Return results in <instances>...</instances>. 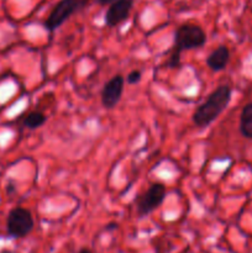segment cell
<instances>
[{
  "label": "cell",
  "instance_id": "9",
  "mask_svg": "<svg viewBox=\"0 0 252 253\" xmlns=\"http://www.w3.org/2000/svg\"><path fill=\"white\" fill-rule=\"evenodd\" d=\"M240 132L245 138L252 140V103L244 106L240 115Z\"/></svg>",
  "mask_w": 252,
  "mask_h": 253
},
{
  "label": "cell",
  "instance_id": "8",
  "mask_svg": "<svg viewBox=\"0 0 252 253\" xmlns=\"http://www.w3.org/2000/svg\"><path fill=\"white\" fill-rule=\"evenodd\" d=\"M230 61V51L226 46L221 44L214 51L209 53L207 57V66L212 72H221L226 68L227 63Z\"/></svg>",
  "mask_w": 252,
  "mask_h": 253
},
{
  "label": "cell",
  "instance_id": "6",
  "mask_svg": "<svg viewBox=\"0 0 252 253\" xmlns=\"http://www.w3.org/2000/svg\"><path fill=\"white\" fill-rule=\"evenodd\" d=\"M125 85V78L121 74H116L109 79L101 90V104L105 109H114L120 101Z\"/></svg>",
  "mask_w": 252,
  "mask_h": 253
},
{
  "label": "cell",
  "instance_id": "7",
  "mask_svg": "<svg viewBox=\"0 0 252 253\" xmlns=\"http://www.w3.org/2000/svg\"><path fill=\"white\" fill-rule=\"evenodd\" d=\"M135 0H115L109 5L105 14V25L109 27H115L123 24L128 19L133 7Z\"/></svg>",
  "mask_w": 252,
  "mask_h": 253
},
{
  "label": "cell",
  "instance_id": "12",
  "mask_svg": "<svg viewBox=\"0 0 252 253\" xmlns=\"http://www.w3.org/2000/svg\"><path fill=\"white\" fill-rule=\"evenodd\" d=\"M113 1H115V0H95L96 4L99 5H110Z\"/></svg>",
  "mask_w": 252,
  "mask_h": 253
},
{
  "label": "cell",
  "instance_id": "11",
  "mask_svg": "<svg viewBox=\"0 0 252 253\" xmlns=\"http://www.w3.org/2000/svg\"><path fill=\"white\" fill-rule=\"evenodd\" d=\"M142 79V73H141L138 69H135V71H131L130 73L126 77V82L131 85H135V84H138Z\"/></svg>",
  "mask_w": 252,
  "mask_h": 253
},
{
  "label": "cell",
  "instance_id": "15",
  "mask_svg": "<svg viewBox=\"0 0 252 253\" xmlns=\"http://www.w3.org/2000/svg\"><path fill=\"white\" fill-rule=\"evenodd\" d=\"M0 253H14L12 251H10V250H6V249H4V250H1V251H0Z\"/></svg>",
  "mask_w": 252,
  "mask_h": 253
},
{
  "label": "cell",
  "instance_id": "1",
  "mask_svg": "<svg viewBox=\"0 0 252 253\" xmlns=\"http://www.w3.org/2000/svg\"><path fill=\"white\" fill-rule=\"evenodd\" d=\"M232 90L229 85L222 84L208 95L193 113L192 120L198 127H208L225 111L231 101Z\"/></svg>",
  "mask_w": 252,
  "mask_h": 253
},
{
  "label": "cell",
  "instance_id": "4",
  "mask_svg": "<svg viewBox=\"0 0 252 253\" xmlns=\"http://www.w3.org/2000/svg\"><path fill=\"white\" fill-rule=\"evenodd\" d=\"M35 227L31 211L25 208L17 207L10 210L6 217V231L12 239H25L31 234Z\"/></svg>",
  "mask_w": 252,
  "mask_h": 253
},
{
  "label": "cell",
  "instance_id": "10",
  "mask_svg": "<svg viewBox=\"0 0 252 253\" xmlns=\"http://www.w3.org/2000/svg\"><path fill=\"white\" fill-rule=\"evenodd\" d=\"M46 121L47 116L43 113H41V111H31L24 119V126L27 128H31V130H35V128L41 127Z\"/></svg>",
  "mask_w": 252,
  "mask_h": 253
},
{
  "label": "cell",
  "instance_id": "13",
  "mask_svg": "<svg viewBox=\"0 0 252 253\" xmlns=\"http://www.w3.org/2000/svg\"><path fill=\"white\" fill-rule=\"evenodd\" d=\"M78 253H93V252H91L90 250L88 249V247H83V249H81V250H79Z\"/></svg>",
  "mask_w": 252,
  "mask_h": 253
},
{
  "label": "cell",
  "instance_id": "2",
  "mask_svg": "<svg viewBox=\"0 0 252 253\" xmlns=\"http://www.w3.org/2000/svg\"><path fill=\"white\" fill-rule=\"evenodd\" d=\"M207 42V34L204 30L195 24H183L175 30L174 43L172 53L166 62L168 68H179L180 53L183 51H190L203 47Z\"/></svg>",
  "mask_w": 252,
  "mask_h": 253
},
{
  "label": "cell",
  "instance_id": "5",
  "mask_svg": "<svg viewBox=\"0 0 252 253\" xmlns=\"http://www.w3.org/2000/svg\"><path fill=\"white\" fill-rule=\"evenodd\" d=\"M166 185L162 183H152L142 194L136 198V212L138 217H145L157 210L166 199Z\"/></svg>",
  "mask_w": 252,
  "mask_h": 253
},
{
  "label": "cell",
  "instance_id": "3",
  "mask_svg": "<svg viewBox=\"0 0 252 253\" xmlns=\"http://www.w3.org/2000/svg\"><path fill=\"white\" fill-rule=\"evenodd\" d=\"M88 5V0H59L44 21V27L48 31H54L61 27L72 15L81 11Z\"/></svg>",
  "mask_w": 252,
  "mask_h": 253
},
{
  "label": "cell",
  "instance_id": "14",
  "mask_svg": "<svg viewBox=\"0 0 252 253\" xmlns=\"http://www.w3.org/2000/svg\"><path fill=\"white\" fill-rule=\"evenodd\" d=\"M118 227V225L116 224H110L109 226H106V230H111V229H116Z\"/></svg>",
  "mask_w": 252,
  "mask_h": 253
}]
</instances>
